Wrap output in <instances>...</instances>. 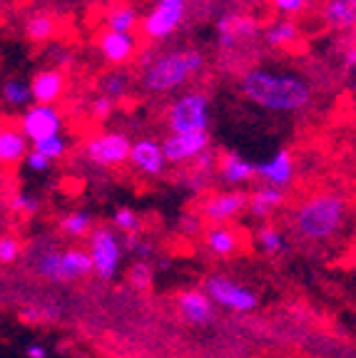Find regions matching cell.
I'll use <instances>...</instances> for the list:
<instances>
[{"label": "cell", "instance_id": "9a60e30c", "mask_svg": "<svg viewBox=\"0 0 356 358\" xmlns=\"http://www.w3.org/2000/svg\"><path fill=\"white\" fill-rule=\"evenodd\" d=\"M217 174H219V182H222L227 189H242V187L252 185L256 179L254 162L234 150L222 152L219 164H217Z\"/></svg>", "mask_w": 356, "mask_h": 358}, {"label": "cell", "instance_id": "603a6c76", "mask_svg": "<svg viewBox=\"0 0 356 358\" xmlns=\"http://www.w3.org/2000/svg\"><path fill=\"white\" fill-rule=\"evenodd\" d=\"M62 249L57 246H38L33 252V268L38 271L40 279H48L53 284H62V268H60Z\"/></svg>", "mask_w": 356, "mask_h": 358}, {"label": "cell", "instance_id": "484cf974", "mask_svg": "<svg viewBox=\"0 0 356 358\" xmlns=\"http://www.w3.org/2000/svg\"><path fill=\"white\" fill-rule=\"evenodd\" d=\"M57 33V20L50 15V13H33L25 22V38L35 45H43L48 40H53Z\"/></svg>", "mask_w": 356, "mask_h": 358}, {"label": "cell", "instance_id": "f6af8a7d", "mask_svg": "<svg viewBox=\"0 0 356 358\" xmlns=\"http://www.w3.org/2000/svg\"><path fill=\"white\" fill-rule=\"evenodd\" d=\"M25 356L28 358H48V346H45V343H28V346H25Z\"/></svg>", "mask_w": 356, "mask_h": 358}, {"label": "cell", "instance_id": "ee69618b", "mask_svg": "<svg viewBox=\"0 0 356 358\" xmlns=\"http://www.w3.org/2000/svg\"><path fill=\"white\" fill-rule=\"evenodd\" d=\"M195 162H197V167H200V172H207V169H212V164H214V152L207 147V150L197 157Z\"/></svg>", "mask_w": 356, "mask_h": 358}, {"label": "cell", "instance_id": "e575fe53", "mask_svg": "<svg viewBox=\"0 0 356 358\" xmlns=\"http://www.w3.org/2000/svg\"><path fill=\"white\" fill-rule=\"evenodd\" d=\"M128 281H130V286H132V289H137V291L150 289V284H152L150 262H135L132 266H130V271H128Z\"/></svg>", "mask_w": 356, "mask_h": 358}, {"label": "cell", "instance_id": "1f68e13d", "mask_svg": "<svg viewBox=\"0 0 356 358\" xmlns=\"http://www.w3.org/2000/svg\"><path fill=\"white\" fill-rule=\"evenodd\" d=\"M100 87H102V95L110 97L112 102L123 100L125 95L130 92V78L120 70H110L100 78Z\"/></svg>", "mask_w": 356, "mask_h": 358}, {"label": "cell", "instance_id": "c3c4849f", "mask_svg": "<svg viewBox=\"0 0 356 358\" xmlns=\"http://www.w3.org/2000/svg\"><path fill=\"white\" fill-rule=\"evenodd\" d=\"M0 129H3V124H0Z\"/></svg>", "mask_w": 356, "mask_h": 358}, {"label": "cell", "instance_id": "f546056e", "mask_svg": "<svg viewBox=\"0 0 356 358\" xmlns=\"http://www.w3.org/2000/svg\"><path fill=\"white\" fill-rule=\"evenodd\" d=\"M112 229L125 236H139L145 229V222L132 207H117L112 212Z\"/></svg>", "mask_w": 356, "mask_h": 358}, {"label": "cell", "instance_id": "ac0fdd59", "mask_svg": "<svg viewBox=\"0 0 356 358\" xmlns=\"http://www.w3.org/2000/svg\"><path fill=\"white\" fill-rule=\"evenodd\" d=\"M202 241H205L210 254H214L219 259H229L240 252L242 234L237 229H232L229 224H210L207 229H202Z\"/></svg>", "mask_w": 356, "mask_h": 358}, {"label": "cell", "instance_id": "52a82bcc", "mask_svg": "<svg viewBox=\"0 0 356 358\" xmlns=\"http://www.w3.org/2000/svg\"><path fill=\"white\" fill-rule=\"evenodd\" d=\"M130 137L123 132H102L95 134L85 142L83 157L85 162L97 169H115L128 162L130 155Z\"/></svg>", "mask_w": 356, "mask_h": 358}, {"label": "cell", "instance_id": "74e56055", "mask_svg": "<svg viewBox=\"0 0 356 358\" xmlns=\"http://www.w3.org/2000/svg\"><path fill=\"white\" fill-rule=\"evenodd\" d=\"M274 10L284 17H294V15H301V13L309 8V0H272Z\"/></svg>", "mask_w": 356, "mask_h": 358}, {"label": "cell", "instance_id": "d6a6232c", "mask_svg": "<svg viewBox=\"0 0 356 358\" xmlns=\"http://www.w3.org/2000/svg\"><path fill=\"white\" fill-rule=\"evenodd\" d=\"M35 152H40V155L45 157V159H50V162H57V159H65L67 150H70V145H67L65 134H50V137H45V140H38L33 142Z\"/></svg>", "mask_w": 356, "mask_h": 358}, {"label": "cell", "instance_id": "e0dca14e", "mask_svg": "<svg viewBox=\"0 0 356 358\" xmlns=\"http://www.w3.org/2000/svg\"><path fill=\"white\" fill-rule=\"evenodd\" d=\"M177 311L189 326H207L214 319V303L205 296L202 289H184L177 296Z\"/></svg>", "mask_w": 356, "mask_h": 358}, {"label": "cell", "instance_id": "d4e9b609", "mask_svg": "<svg viewBox=\"0 0 356 358\" xmlns=\"http://www.w3.org/2000/svg\"><path fill=\"white\" fill-rule=\"evenodd\" d=\"M57 227H60L62 234L70 236V239H85V236L90 234V229L95 227V217L88 209H73V212L62 214V217L57 219Z\"/></svg>", "mask_w": 356, "mask_h": 358}, {"label": "cell", "instance_id": "9c48e42d", "mask_svg": "<svg viewBox=\"0 0 356 358\" xmlns=\"http://www.w3.org/2000/svg\"><path fill=\"white\" fill-rule=\"evenodd\" d=\"M187 15V6H177V3H157L145 17H139V30L147 40L157 43V40H167L179 30Z\"/></svg>", "mask_w": 356, "mask_h": 358}, {"label": "cell", "instance_id": "7bdbcfd3", "mask_svg": "<svg viewBox=\"0 0 356 358\" xmlns=\"http://www.w3.org/2000/svg\"><path fill=\"white\" fill-rule=\"evenodd\" d=\"M344 67L349 70V75H354V70H356V45H354V40H349V45H346Z\"/></svg>", "mask_w": 356, "mask_h": 358}, {"label": "cell", "instance_id": "7dc6e473", "mask_svg": "<svg viewBox=\"0 0 356 358\" xmlns=\"http://www.w3.org/2000/svg\"><path fill=\"white\" fill-rule=\"evenodd\" d=\"M0 185H3V174H0Z\"/></svg>", "mask_w": 356, "mask_h": 358}, {"label": "cell", "instance_id": "8fae6325", "mask_svg": "<svg viewBox=\"0 0 356 358\" xmlns=\"http://www.w3.org/2000/svg\"><path fill=\"white\" fill-rule=\"evenodd\" d=\"M259 35V22L245 13H224L217 20V43L222 50H234Z\"/></svg>", "mask_w": 356, "mask_h": 358}, {"label": "cell", "instance_id": "5b68a950", "mask_svg": "<svg viewBox=\"0 0 356 358\" xmlns=\"http://www.w3.org/2000/svg\"><path fill=\"white\" fill-rule=\"evenodd\" d=\"M205 296L210 299L214 306L224 308L232 313H252L259 308V294L252 286L234 281L232 276L212 274L205 279Z\"/></svg>", "mask_w": 356, "mask_h": 358}, {"label": "cell", "instance_id": "ab89813d", "mask_svg": "<svg viewBox=\"0 0 356 358\" xmlns=\"http://www.w3.org/2000/svg\"><path fill=\"white\" fill-rule=\"evenodd\" d=\"M22 162H25V167L30 169V172H35V174H45L48 169L53 167V162L50 159H45L40 152H35L33 147H30L28 152H25V157H22Z\"/></svg>", "mask_w": 356, "mask_h": 358}, {"label": "cell", "instance_id": "836d02e7", "mask_svg": "<svg viewBox=\"0 0 356 358\" xmlns=\"http://www.w3.org/2000/svg\"><path fill=\"white\" fill-rule=\"evenodd\" d=\"M8 209L18 217L33 219L40 214V199L35 194H28V192H18L8 199Z\"/></svg>", "mask_w": 356, "mask_h": 358}, {"label": "cell", "instance_id": "60d3db41", "mask_svg": "<svg viewBox=\"0 0 356 358\" xmlns=\"http://www.w3.org/2000/svg\"><path fill=\"white\" fill-rule=\"evenodd\" d=\"M179 231L184 236H202V219L195 214H184L182 222H179Z\"/></svg>", "mask_w": 356, "mask_h": 358}, {"label": "cell", "instance_id": "2e32d148", "mask_svg": "<svg viewBox=\"0 0 356 358\" xmlns=\"http://www.w3.org/2000/svg\"><path fill=\"white\" fill-rule=\"evenodd\" d=\"M30 87V100L38 105H57L62 100L67 90V78L57 67H45L40 73H35L28 83Z\"/></svg>", "mask_w": 356, "mask_h": 358}, {"label": "cell", "instance_id": "ffe728a7", "mask_svg": "<svg viewBox=\"0 0 356 358\" xmlns=\"http://www.w3.org/2000/svg\"><path fill=\"white\" fill-rule=\"evenodd\" d=\"M284 201H287V192L272 185H262V187H256L252 194H247L245 209L249 212V217H254V219H269L279 207H284Z\"/></svg>", "mask_w": 356, "mask_h": 358}, {"label": "cell", "instance_id": "7c38bea8", "mask_svg": "<svg viewBox=\"0 0 356 358\" xmlns=\"http://www.w3.org/2000/svg\"><path fill=\"white\" fill-rule=\"evenodd\" d=\"M247 207V194L242 189H224L212 194L202 204V219L210 224H229L237 219Z\"/></svg>", "mask_w": 356, "mask_h": 358}, {"label": "cell", "instance_id": "277c9868", "mask_svg": "<svg viewBox=\"0 0 356 358\" xmlns=\"http://www.w3.org/2000/svg\"><path fill=\"white\" fill-rule=\"evenodd\" d=\"M85 239H88L85 252L93 262V274L102 281H112L120 274V266H123L125 259V244L120 234L112 227L100 224V227H93Z\"/></svg>", "mask_w": 356, "mask_h": 358}, {"label": "cell", "instance_id": "bcb514c9", "mask_svg": "<svg viewBox=\"0 0 356 358\" xmlns=\"http://www.w3.org/2000/svg\"><path fill=\"white\" fill-rule=\"evenodd\" d=\"M157 3H177V6H187V0H157Z\"/></svg>", "mask_w": 356, "mask_h": 358}, {"label": "cell", "instance_id": "6da1fadb", "mask_svg": "<svg viewBox=\"0 0 356 358\" xmlns=\"http://www.w3.org/2000/svg\"><path fill=\"white\" fill-rule=\"evenodd\" d=\"M247 102L274 115H294L312 102V85L294 73H279L269 67H249L240 78Z\"/></svg>", "mask_w": 356, "mask_h": 358}, {"label": "cell", "instance_id": "4dcf8cb0", "mask_svg": "<svg viewBox=\"0 0 356 358\" xmlns=\"http://www.w3.org/2000/svg\"><path fill=\"white\" fill-rule=\"evenodd\" d=\"M0 97L6 105H13V107H28L30 102V87L25 80H18V78H11L6 83L0 85Z\"/></svg>", "mask_w": 356, "mask_h": 358}, {"label": "cell", "instance_id": "44dd1931", "mask_svg": "<svg viewBox=\"0 0 356 358\" xmlns=\"http://www.w3.org/2000/svg\"><path fill=\"white\" fill-rule=\"evenodd\" d=\"M322 17L331 30H354L356 25V0H327Z\"/></svg>", "mask_w": 356, "mask_h": 358}, {"label": "cell", "instance_id": "7402d4cb", "mask_svg": "<svg viewBox=\"0 0 356 358\" xmlns=\"http://www.w3.org/2000/svg\"><path fill=\"white\" fill-rule=\"evenodd\" d=\"M60 268H62V284H73V281H80L93 274V262H90L85 249L67 246V249H62Z\"/></svg>", "mask_w": 356, "mask_h": 358}, {"label": "cell", "instance_id": "8d00e7d4", "mask_svg": "<svg viewBox=\"0 0 356 358\" xmlns=\"http://www.w3.org/2000/svg\"><path fill=\"white\" fill-rule=\"evenodd\" d=\"M112 112H115V102L110 97L105 95L93 97V102H90V117L97 120V122H107L112 117Z\"/></svg>", "mask_w": 356, "mask_h": 358}, {"label": "cell", "instance_id": "f35d334b", "mask_svg": "<svg viewBox=\"0 0 356 358\" xmlns=\"http://www.w3.org/2000/svg\"><path fill=\"white\" fill-rule=\"evenodd\" d=\"M128 249L135 254V259H139V262H150L152 254H155V246H152L150 241L142 239V234L128 236Z\"/></svg>", "mask_w": 356, "mask_h": 358}, {"label": "cell", "instance_id": "d6986e66", "mask_svg": "<svg viewBox=\"0 0 356 358\" xmlns=\"http://www.w3.org/2000/svg\"><path fill=\"white\" fill-rule=\"evenodd\" d=\"M97 50H100L102 60L110 62V65H125L135 55V50H137V38H135V33H112V30H105L100 35Z\"/></svg>", "mask_w": 356, "mask_h": 358}, {"label": "cell", "instance_id": "cb8c5ba5", "mask_svg": "<svg viewBox=\"0 0 356 358\" xmlns=\"http://www.w3.org/2000/svg\"><path fill=\"white\" fill-rule=\"evenodd\" d=\"M28 140L22 137L20 129L3 127L0 129V167H11V164L22 162V157L28 152Z\"/></svg>", "mask_w": 356, "mask_h": 358}, {"label": "cell", "instance_id": "5bb4252c", "mask_svg": "<svg viewBox=\"0 0 356 358\" xmlns=\"http://www.w3.org/2000/svg\"><path fill=\"white\" fill-rule=\"evenodd\" d=\"M254 174L259 179H264V185L287 189V187L294 182V174H296L294 155H292L287 147H282V150H277L272 157H267L264 162L254 164Z\"/></svg>", "mask_w": 356, "mask_h": 358}, {"label": "cell", "instance_id": "ba28073f", "mask_svg": "<svg viewBox=\"0 0 356 358\" xmlns=\"http://www.w3.org/2000/svg\"><path fill=\"white\" fill-rule=\"evenodd\" d=\"M62 112L57 105H38V102H30L25 110H22L20 117V132L22 137L33 145L38 140H45L50 134H60L62 132Z\"/></svg>", "mask_w": 356, "mask_h": 358}, {"label": "cell", "instance_id": "b9f144b4", "mask_svg": "<svg viewBox=\"0 0 356 358\" xmlns=\"http://www.w3.org/2000/svg\"><path fill=\"white\" fill-rule=\"evenodd\" d=\"M20 321L22 324H40V321H45V311L38 306H25L20 311Z\"/></svg>", "mask_w": 356, "mask_h": 358}, {"label": "cell", "instance_id": "4fadbf2b", "mask_svg": "<svg viewBox=\"0 0 356 358\" xmlns=\"http://www.w3.org/2000/svg\"><path fill=\"white\" fill-rule=\"evenodd\" d=\"M128 162L132 164L139 174H145V177H152V179L162 177L165 169H167V162H165L160 142L152 140V137H142V140L130 142Z\"/></svg>", "mask_w": 356, "mask_h": 358}, {"label": "cell", "instance_id": "3957f363", "mask_svg": "<svg viewBox=\"0 0 356 358\" xmlns=\"http://www.w3.org/2000/svg\"><path fill=\"white\" fill-rule=\"evenodd\" d=\"M202 70H205V55L197 48L162 52L142 67V87L150 95H167L202 75Z\"/></svg>", "mask_w": 356, "mask_h": 358}, {"label": "cell", "instance_id": "f1b7e54d", "mask_svg": "<svg viewBox=\"0 0 356 358\" xmlns=\"http://www.w3.org/2000/svg\"><path fill=\"white\" fill-rule=\"evenodd\" d=\"M254 241H256V246H259V252L267 254V257H279V254L287 249V239H284V234L274 224H262V227L256 229Z\"/></svg>", "mask_w": 356, "mask_h": 358}, {"label": "cell", "instance_id": "30bf717a", "mask_svg": "<svg viewBox=\"0 0 356 358\" xmlns=\"http://www.w3.org/2000/svg\"><path fill=\"white\" fill-rule=\"evenodd\" d=\"M162 155L167 164H187L195 162L197 157L210 147V129L202 132H182V134H170L167 140L160 142Z\"/></svg>", "mask_w": 356, "mask_h": 358}, {"label": "cell", "instance_id": "4316f807", "mask_svg": "<svg viewBox=\"0 0 356 358\" xmlns=\"http://www.w3.org/2000/svg\"><path fill=\"white\" fill-rule=\"evenodd\" d=\"M299 25L294 20H279L274 25H269L264 30V43L272 48V50H284V48H289L299 40Z\"/></svg>", "mask_w": 356, "mask_h": 358}, {"label": "cell", "instance_id": "d590c367", "mask_svg": "<svg viewBox=\"0 0 356 358\" xmlns=\"http://www.w3.org/2000/svg\"><path fill=\"white\" fill-rule=\"evenodd\" d=\"M22 257V241L18 236L3 234L0 236V264H15Z\"/></svg>", "mask_w": 356, "mask_h": 358}, {"label": "cell", "instance_id": "7a4b0ae2", "mask_svg": "<svg viewBox=\"0 0 356 358\" xmlns=\"http://www.w3.org/2000/svg\"><path fill=\"white\" fill-rule=\"evenodd\" d=\"M349 219V201L339 192H322L296 207L292 224L306 241H329L344 229Z\"/></svg>", "mask_w": 356, "mask_h": 358}, {"label": "cell", "instance_id": "8992f818", "mask_svg": "<svg viewBox=\"0 0 356 358\" xmlns=\"http://www.w3.org/2000/svg\"><path fill=\"white\" fill-rule=\"evenodd\" d=\"M167 129L170 134L210 129V97L200 90L182 92L167 110Z\"/></svg>", "mask_w": 356, "mask_h": 358}, {"label": "cell", "instance_id": "83f0119b", "mask_svg": "<svg viewBox=\"0 0 356 358\" xmlns=\"http://www.w3.org/2000/svg\"><path fill=\"white\" fill-rule=\"evenodd\" d=\"M139 25V10L135 6H117L105 15V28L112 33H132Z\"/></svg>", "mask_w": 356, "mask_h": 358}]
</instances>
